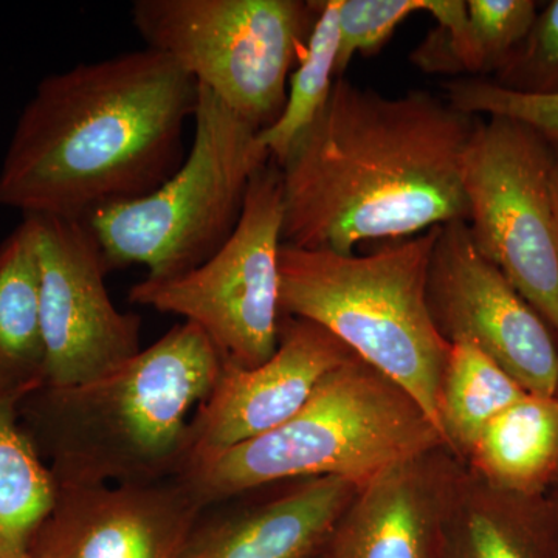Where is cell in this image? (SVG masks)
<instances>
[{"label":"cell","instance_id":"cell-1","mask_svg":"<svg viewBox=\"0 0 558 558\" xmlns=\"http://www.w3.org/2000/svg\"><path fill=\"white\" fill-rule=\"evenodd\" d=\"M478 119L427 90L385 97L337 78L277 163L282 244L351 255L468 220L462 163Z\"/></svg>","mask_w":558,"mask_h":558},{"label":"cell","instance_id":"cell-2","mask_svg":"<svg viewBox=\"0 0 558 558\" xmlns=\"http://www.w3.org/2000/svg\"><path fill=\"white\" fill-rule=\"evenodd\" d=\"M196 81L150 49L39 81L0 167V207L87 219L159 189L185 159Z\"/></svg>","mask_w":558,"mask_h":558},{"label":"cell","instance_id":"cell-3","mask_svg":"<svg viewBox=\"0 0 558 558\" xmlns=\"http://www.w3.org/2000/svg\"><path fill=\"white\" fill-rule=\"evenodd\" d=\"M222 366L204 330L183 322L105 376L36 389L20 403L21 425L57 484L175 478Z\"/></svg>","mask_w":558,"mask_h":558},{"label":"cell","instance_id":"cell-4","mask_svg":"<svg viewBox=\"0 0 558 558\" xmlns=\"http://www.w3.org/2000/svg\"><path fill=\"white\" fill-rule=\"evenodd\" d=\"M446 446L421 405L352 355L288 422L180 475L205 508L289 480L363 487L396 462Z\"/></svg>","mask_w":558,"mask_h":558},{"label":"cell","instance_id":"cell-5","mask_svg":"<svg viewBox=\"0 0 558 558\" xmlns=\"http://www.w3.org/2000/svg\"><path fill=\"white\" fill-rule=\"evenodd\" d=\"M439 230L368 255L286 244L279 250L281 317L329 330L352 354L405 389L438 432L439 387L450 343L429 315L427 278Z\"/></svg>","mask_w":558,"mask_h":558},{"label":"cell","instance_id":"cell-6","mask_svg":"<svg viewBox=\"0 0 558 558\" xmlns=\"http://www.w3.org/2000/svg\"><path fill=\"white\" fill-rule=\"evenodd\" d=\"M197 87L193 142L174 174L86 219L109 270L137 264L148 278H172L201 266L236 229L250 182L270 161L259 130Z\"/></svg>","mask_w":558,"mask_h":558},{"label":"cell","instance_id":"cell-7","mask_svg":"<svg viewBox=\"0 0 558 558\" xmlns=\"http://www.w3.org/2000/svg\"><path fill=\"white\" fill-rule=\"evenodd\" d=\"M303 0H135L131 20L146 49L263 131L281 116L289 73L317 21Z\"/></svg>","mask_w":558,"mask_h":558},{"label":"cell","instance_id":"cell-8","mask_svg":"<svg viewBox=\"0 0 558 558\" xmlns=\"http://www.w3.org/2000/svg\"><path fill=\"white\" fill-rule=\"evenodd\" d=\"M282 220L281 171L270 160L250 182L240 222L211 258L178 277H146L130 300L185 318L223 362L255 368L278 347Z\"/></svg>","mask_w":558,"mask_h":558},{"label":"cell","instance_id":"cell-9","mask_svg":"<svg viewBox=\"0 0 558 558\" xmlns=\"http://www.w3.org/2000/svg\"><path fill=\"white\" fill-rule=\"evenodd\" d=\"M548 138L506 117L480 120L462 163L476 250L558 333V238Z\"/></svg>","mask_w":558,"mask_h":558},{"label":"cell","instance_id":"cell-10","mask_svg":"<svg viewBox=\"0 0 558 558\" xmlns=\"http://www.w3.org/2000/svg\"><path fill=\"white\" fill-rule=\"evenodd\" d=\"M427 303L447 343L469 341L531 395L556 396L558 333L473 244L465 220L440 226Z\"/></svg>","mask_w":558,"mask_h":558},{"label":"cell","instance_id":"cell-11","mask_svg":"<svg viewBox=\"0 0 558 558\" xmlns=\"http://www.w3.org/2000/svg\"><path fill=\"white\" fill-rule=\"evenodd\" d=\"M32 218L47 355L44 387H72L105 376L142 351V322L117 310L110 299L109 267L86 219Z\"/></svg>","mask_w":558,"mask_h":558},{"label":"cell","instance_id":"cell-12","mask_svg":"<svg viewBox=\"0 0 558 558\" xmlns=\"http://www.w3.org/2000/svg\"><path fill=\"white\" fill-rule=\"evenodd\" d=\"M205 508L179 476L142 484H57L28 543L33 558H179Z\"/></svg>","mask_w":558,"mask_h":558},{"label":"cell","instance_id":"cell-13","mask_svg":"<svg viewBox=\"0 0 558 558\" xmlns=\"http://www.w3.org/2000/svg\"><path fill=\"white\" fill-rule=\"evenodd\" d=\"M329 330L307 319L281 317L278 347L255 368L223 362L215 388L191 418L183 473L288 422L323 379L352 357Z\"/></svg>","mask_w":558,"mask_h":558},{"label":"cell","instance_id":"cell-14","mask_svg":"<svg viewBox=\"0 0 558 558\" xmlns=\"http://www.w3.org/2000/svg\"><path fill=\"white\" fill-rule=\"evenodd\" d=\"M465 465L446 446L396 462L360 487L330 535L328 558H438Z\"/></svg>","mask_w":558,"mask_h":558},{"label":"cell","instance_id":"cell-15","mask_svg":"<svg viewBox=\"0 0 558 558\" xmlns=\"http://www.w3.org/2000/svg\"><path fill=\"white\" fill-rule=\"evenodd\" d=\"M357 492L347 480H301L266 501L202 515L179 558H317Z\"/></svg>","mask_w":558,"mask_h":558},{"label":"cell","instance_id":"cell-16","mask_svg":"<svg viewBox=\"0 0 558 558\" xmlns=\"http://www.w3.org/2000/svg\"><path fill=\"white\" fill-rule=\"evenodd\" d=\"M438 27L410 60L427 73L497 75L526 39L538 14L532 0H427Z\"/></svg>","mask_w":558,"mask_h":558},{"label":"cell","instance_id":"cell-17","mask_svg":"<svg viewBox=\"0 0 558 558\" xmlns=\"http://www.w3.org/2000/svg\"><path fill=\"white\" fill-rule=\"evenodd\" d=\"M465 468L488 486L543 498L558 483V400L524 395L488 422Z\"/></svg>","mask_w":558,"mask_h":558},{"label":"cell","instance_id":"cell-18","mask_svg":"<svg viewBox=\"0 0 558 558\" xmlns=\"http://www.w3.org/2000/svg\"><path fill=\"white\" fill-rule=\"evenodd\" d=\"M438 558H553L545 497L506 494L465 468Z\"/></svg>","mask_w":558,"mask_h":558},{"label":"cell","instance_id":"cell-19","mask_svg":"<svg viewBox=\"0 0 558 558\" xmlns=\"http://www.w3.org/2000/svg\"><path fill=\"white\" fill-rule=\"evenodd\" d=\"M36 223L24 216L0 242V395L24 400L46 385Z\"/></svg>","mask_w":558,"mask_h":558},{"label":"cell","instance_id":"cell-20","mask_svg":"<svg viewBox=\"0 0 558 558\" xmlns=\"http://www.w3.org/2000/svg\"><path fill=\"white\" fill-rule=\"evenodd\" d=\"M527 395L497 362L469 341L450 344L440 379L438 424L444 444L465 464L492 418Z\"/></svg>","mask_w":558,"mask_h":558},{"label":"cell","instance_id":"cell-21","mask_svg":"<svg viewBox=\"0 0 558 558\" xmlns=\"http://www.w3.org/2000/svg\"><path fill=\"white\" fill-rule=\"evenodd\" d=\"M21 399L0 395V554L27 558L54 499V481L20 421Z\"/></svg>","mask_w":558,"mask_h":558},{"label":"cell","instance_id":"cell-22","mask_svg":"<svg viewBox=\"0 0 558 558\" xmlns=\"http://www.w3.org/2000/svg\"><path fill=\"white\" fill-rule=\"evenodd\" d=\"M314 3L317 21L301 54L299 69L289 78L284 109L271 126L259 131L260 145L275 163L284 160L293 143L317 119L337 80L339 0Z\"/></svg>","mask_w":558,"mask_h":558},{"label":"cell","instance_id":"cell-23","mask_svg":"<svg viewBox=\"0 0 558 558\" xmlns=\"http://www.w3.org/2000/svg\"><path fill=\"white\" fill-rule=\"evenodd\" d=\"M425 7V0H339L337 78L355 57H376L399 25Z\"/></svg>","mask_w":558,"mask_h":558},{"label":"cell","instance_id":"cell-24","mask_svg":"<svg viewBox=\"0 0 558 558\" xmlns=\"http://www.w3.org/2000/svg\"><path fill=\"white\" fill-rule=\"evenodd\" d=\"M446 100L475 117H506L534 128L550 143H558V95L534 97L502 89L488 80L461 78L446 84Z\"/></svg>","mask_w":558,"mask_h":558},{"label":"cell","instance_id":"cell-25","mask_svg":"<svg viewBox=\"0 0 558 558\" xmlns=\"http://www.w3.org/2000/svg\"><path fill=\"white\" fill-rule=\"evenodd\" d=\"M492 83L534 97L558 95V0L538 11L531 32Z\"/></svg>","mask_w":558,"mask_h":558},{"label":"cell","instance_id":"cell-26","mask_svg":"<svg viewBox=\"0 0 558 558\" xmlns=\"http://www.w3.org/2000/svg\"><path fill=\"white\" fill-rule=\"evenodd\" d=\"M546 515H548L550 550L553 558H558V483L545 497Z\"/></svg>","mask_w":558,"mask_h":558},{"label":"cell","instance_id":"cell-27","mask_svg":"<svg viewBox=\"0 0 558 558\" xmlns=\"http://www.w3.org/2000/svg\"><path fill=\"white\" fill-rule=\"evenodd\" d=\"M554 148V168H553V196L554 213H556V226L558 238V143H553Z\"/></svg>","mask_w":558,"mask_h":558},{"label":"cell","instance_id":"cell-28","mask_svg":"<svg viewBox=\"0 0 558 558\" xmlns=\"http://www.w3.org/2000/svg\"><path fill=\"white\" fill-rule=\"evenodd\" d=\"M317 558H328V557H326V553H325V550H323V554H319V556Z\"/></svg>","mask_w":558,"mask_h":558},{"label":"cell","instance_id":"cell-29","mask_svg":"<svg viewBox=\"0 0 558 558\" xmlns=\"http://www.w3.org/2000/svg\"><path fill=\"white\" fill-rule=\"evenodd\" d=\"M0 558H13V557H7V556H3V554H0ZM27 558H33V557L31 556V557H27Z\"/></svg>","mask_w":558,"mask_h":558},{"label":"cell","instance_id":"cell-30","mask_svg":"<svg viewBox=\"0 0 558 558\" xmlns=\"http://www.w3.org/2000/svg\"><path fill=\"white\" fill-rule=\"evenodd\" d=\"M556 398H557V400H558V384H557Z\"/></svg>","mask_w":558,"mask_h":558}]
</instances>
